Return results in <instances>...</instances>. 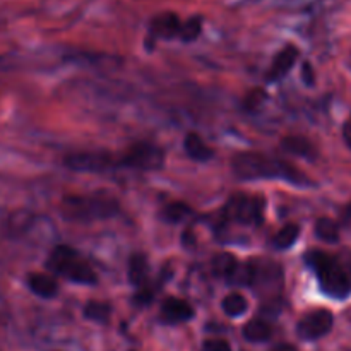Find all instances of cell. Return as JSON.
I'll return each instance as SVG.
<instances>
[{
	"label": "cell",
	"instance_id": "cell-1",
	"mask_svg": "<svg viewBox=\"0 0 351 351\" xmlns=\"http://www.w3.org/2000/svg\"><path fill=\"white\" fill-rule=\"evenodd\" d=\"M232 170L242 180H261V178H281L293 185L307 187L312 185L307 175L298 170L290 161L281 160L276 156L256 153V151H245L237 153L232 158Z\"/></svg>",
	"mask_w": 351,
	"mask_h": 351
},
{
	"label": "cell",
	"instance_id": "cell-2",
	"mask_svg": "<svg viewBox=\"0 0 351 351\" xmlns=\"http://www.w3.org/2000/svg\"><path fill=\"white\" fill-rule=\"evenodd\" d=\"M202 26H204L202 16H191L187 19H182L180 14L173 10H161L154 14L147 24V50H153L156 41L160 40H180L184 43L195 41L202 34Z\"/></svg>",
	"mask_w": 351,
	"mask_h": 351
},
{
	"label": "cell",
	"instance_id": "cell-3",
	"mask_svg": "<svg viewBox=\"0 0 351 351\" xmlns=\"http://www.w3.org/2000/svg\"><path fill=\"white\" fill-rule=\"evenodd\" d=\"M119 211V201L105 192L91 195H65L60 202V213L67 221L89 223L96 219H108Z\"/></svg>",
	"mask_w": 351,
	"mask_h": 351
},
{
	"label": "cell",
	"instance_id": "cell-4",
	"mask_svg": "<svg viewBox=\"0 0 351 351\" xmlns=\"http://www.w3.org/2000/svg\"><path fill=\"white\" fill-rule=\"evenodd\" d=\"M47 267L57 276L81 285H95L98 281L91 264L71 245H57L50 252Z\"/></svg>",
	"mask_w": 351,
	"mask_h": 351
},
{
	"label": "cell",
	"instance_id": "cell-5",
	"mask_svg": "<svg viewBox=\"0 0 351 351\" xmlns=\"http://www.w3.org/2000/svg\"><path fill=\"white\" fill-rule=\"evenodd\" d=\"M307 263L315 271L319 285L329 297L345 298L351 291L350 278L341 264L322 250H314L307 256Z\"/></svg>",
	"mask_w": 351,
	"mask_h": 351
},
{
	"label": "cell",
	"instance_id": "cell-6",
	"mask_svg": "<svg viewBox=\"0 0 351 351\" xmlns=\"http://www.w3.org/2000/svg\"><path fill=\"white\" fill-rule=\"evenodd\" d=\"M266 202L259 195L233 194L223 208L225 221L240 223V225H259L263 221Z\"/></svg>",
	"mask_w": 351,
	"mask_h": 351
},
{
	"label": "cell",
	"instance_id": "cell-7",
	"mask_svg": "<svg viewBox=\"0 0 351 351\" xmlns=\"http://www.w3.org/2000/svg\"><path fill=\"white\" fill-rule=\"evenodd\" d=\"M165 167V151L158 144L141 141L120 154V168L139 171H156Z\"/></svg>",
	"mask_w": 351,
	"mask_h": 351
},
{
	"label": "cell",
	"instance_id": "cell-8",
	"mask_svg": "<svg viewBox=\"0 0 351 351\" xmlns=\"http://www.w3.org/2000/svg\"><path fill=\"white\" fill-rule=\"evenodd\" d=\"M64 165L74 171H89V173H101V171L120 168V154L108 151H77L69 153L64 158Z\"/></svg>",
	"mask_w": 351,
	"mask_h": 351
},
{
	"label": "cell",
	"instance_id": "cell-9",
	"mask_svg": "<svg viewBox=\"0 0 351 351\" xmlns=\"http://www.w3.org/2000/svg\"><path fill=\"white\" fill-rule=\"evenodd\" d=\"M335 324V317L332 312L328 308H315V311L307 312L304 317L300 319L297 326V332L302 339H319L322 336L328 335Z\"/></svg>",
	"mask_w": 351,
	"mask_h": 351
},
{
	"label": "cell",
	"instance_id": "cell-10",
	"mask_svg": "<svg viewBox=\"0 0 351 351\" xmlns=\"http://www.w3.org/2000/svg\"><path fill=\"white\" fill-rule=\"evenodd\" d=\"M298 57H300V50H298L295 45H291V43L285 45V47L278 51L276 57H274L269 71L266 72V81L267 82L281 81L285 75L290 74V71L293 69V65L297 64Z\"/></svg>",
	"mask_w": 351,
	"mask_h": 351
},
{
	"label": "cell",
	"instance_id": "cell-11",
	"mask_svg": "<svg viewBox=\"0 0 351 351\" xmlns=\"http://www.w3.org/2000/svg\"><path fill=\"white\" fill-rule=\"evenodd\" d=\"M194 317V308L191 304L177 297H168L161 305V319L167 324H180Z\"/></svg>",
	"mask_w": 351,
	"mask_h": 351
},
{
	"label": "cell",
	"instance_id": "cell-12",
	"mask_svg": "<svg viewBox=\"0 0 351 351\" xmlns=\"http://www.w3.org/2000/svg\"><path fill=\"white\" fill-rule=\"evenodd\" d=\"M27 288L40 298H53L58 293V283L48 273H29L26 278Z\"/></svg>",
	"mask_w": 351,
	"mask_h": 351
},
{
	"label": "cell",
	"instance_id": "cell-13",
	"mask_svg": "<svg viewBox=\"0 0 351 351\" xmlns=\"http://www.w3.org/2000/svg\"><path fill=\"white\" fill-rule=\"evenodd\" d=\"M281 149L288 154H293L298 158H307V160H314L317 156L315 147L307 137L304 136H285L280 143Z\"/></svg>",
	"mask_w": 351,
	"mask_h": 351
},
{
	"label": "cell",
	"instance_id": "cell-14",
	"mask_svg": "<svg viewBox=\"0 0 351 351\" xmlns=\"http://www.w3.org/2000/svg\"><path fill=\"white\" fill-rule=\"evenodd\" d=\"M129 280L139 290L149 285V263L143 252H136L129 259Z\"/></svg>",
	"mask_w": 351,
	"mask_h": 351
},
{
	"label": "cell",
	"instance_id": "cell-15",
	"mask_svg": "<svg viewBox=\"0 0 351 351\" xmlns=\"http://www.w3.org/2000/svg\"><path fill=\"white\" fill-rule=\"evenodd\" d=\"M240 266H242V264L237 261V257L228 252L218 254V256L213 257V263H211L213 274H215L216 278H221V280H228V281H233L235 274L239 273Z\"/></svg>",
	"mask_w": 351,
	"mask_h": 351
},
{
	"label": "cell",
	"instance_id": "cell-16",
	"mask_svg": "<svg viewBox=\"0 0 351 351\" xmlns=\"http://www.w3.org/2000/svg\"><path fill=\"white\" fill-rule=\"evenodd\" d=\"M184 149L189 156L194 161H199V163H204V161H209L213 156H215V151H213L211 146L204 143L201 139L197 132H189L185 136L184 141Z\"/></svg>",
	"mask_w": 351,
	"mask_h": 351
},
{
	"label": "cell",
	"instance_id": "cell-17",
	"mask_svg": "<svg viewBox=\"0 0 351 351\" xmlns=\"http://www.w3.org/2000/svg\"><path fill=\"white\" fill-rule=\"evenodd\" d=\"M242 335L250 343H264L273 336V328L264 319H252L243 326Z\"/></svg>",
	"mask_w": 351,
	"mask_h": 351
},
{
	"label": "cell",
	"instance_id": "cell-18",
	"mask_svg": "<svg viewBox=\"0 0 351 351\" xmlns=\"http://www.w3.org/2000/svg\"><path fill=\"white\" fill-rule=\"evenodd\" d=\"M298 235H300V226H298L297 223H288V225H285L283 228L274 235L273 239L274 249L278 250L290 249V247L297 242Z\"/></svg>",
	"mask_w": 351,
	"mask_h": 351
},
{
	"label": "cell",
	"instance_id": "cell-19",
	"mask_svg": "<svg viewBox=\"0 0 351 351\" xmlns=\"http://www.w3.org/2000/svg\"><path fill=\"white\" fill-rule=\"evenodd\" d=\"M247 307H249V302L239 291H232L221 302L223 312L226 315H230V317H239V315H242L247 311Z\"/></svg>",
	"mask_w": 351,
	"mask_h": 351
},
{
	"label": "cell",
	"instance_id": "cell-20",
	"mask_svg": "<svg viewBox=\"0 0 351 351\" xmlns=\"http://www.w3.org/2000/svg\"><path fill=\"white\" fill-rule=\"evenodd\" d=\"M110 312H112V307L105 302H98V300H91L84 305V314L86 319L89 321L99 322V324H106L110 321Z\"/></svg>",
	"mask_w": 351,
	"mask_h": 351
},
{
	"label": "cell",
	"instance_id": "cell-21",
	"mask_svg": "<svg viewBox=\"0 0 351 351\" xmlns=\"http://www.w3.org/2000/svg\"><path fill=\"white\" fill-rule=\"evenodd\" d=\"M315 235L322 240V242L335 243L339 240V225L329 218H319L315 221Z\"/></svg>",
	"mask_w": 351,
	"mask_h": 351
},
{
	"label": "cell",
	"instance_id": "cell-22",
	"mask_svg": "<svg viewBox=\"0 0 351 351\" xmlns=\"http://www.w3.org/2000/svg\"><path fill=\"white\" fill-rule=\"evenodd\" d=\"M191 213H192L191 206L185 204V202H182V201H177V202H170V204L163 209V213H161V215H163L165 221L180 223V221H184V219L187 218Z\"/></svg>",
	"mask_w": 351,
	"mask_h": 351
},
{
	"label": "cell",
	"instance_id": "cell-23",
	"mask_svg": "<svg viewBox=\"0 0 351 351\" xmlns=\"http://www.w3.org/2000/svg\"><path fill=\"white\" fill-rule=\"evenodd\" d=\"M267 99V93L263 88H254L243 96V108L247 112H257Z\"/></svg>",
	"mask_w": 351,
	"mask_h": 351
},
{
	"label": "cell",
	"instance_id": "cell-24",
	"mask_svg": "<svg viewBox=\"0 0 351 351\" xmlns=\"http://www.w3.org/2000/svg\"><path fill=\"white\" fill-rule=\"evenodd\" d=\"M202 350L204 351H232V346L228 345V341L221 338H213L206 339L204 345H202Z\"/></svg>",
	"mask_w": 351,
	"mask_h": 351
},
{
	"label": "cell",
	"instance_id": "cell-25",
	"mask_svg": "<svg viewBox=\"0 0 351 351\" xmlns=\"http://www.w3.org/2000/svg\"><path fill=\"white\" fill-rule=\"evenodd\" d=\"M302 75H304V81L307 82L308 86L314 84V69H312V65L308 64V62H305V64H304V71H302Z\"/></svg>",
	"mask_w": 351,
	"mask_h": 351
},
{
	"label": "cell",
	"instance_id": "cell-26",
	"mask_svg": "<svg viewBox=\"0 0 351 351\" xmlns=\"http://www.w3.org/2000/svg\"><path fill=\"white\" fill-rule=\"evenodd\" d=\"M341 225L346 228H351V204L346 206L341 211Z\"/></svg>",
	"mask_w": 351,
	"mask_h": 351
},
{
	"label": "cell",
	"instance_id": "cell-27",
	"mask_svg": "<svg viewBox=\"0 0 351 351\" xmlns=\"http://www.w3.org/2000/svg\"><path fill=\"white\" fill-rule=\"evenodd\" d=\"M343 139H345L346 146L351 149V120L345 122V125H343Z\"/></svg>",
	"mask_w": 351,
	"mask_h": 351
},
{
	"label": "cell",
	"instance_id": "cell-28",
	"mask_svg": "<svg viewBox=\"0 0 351 351\" xmlns=\"http://www.w3.org/2000/svg\"><path fill=\"white\" fill-rule=\"evenodd\" d=\"M269 351H297V348L293 345H288V343H281V345H276Z\"/></svg>",
	"mask_w": 351,
	"mask_h": 351
},
{
	"label": "cell",
	"instance_id": "cell-29",
	"mask_svg": "<svg viewBox=\"0 0 351 351\" xmlns=\"http://www.w3.org/2000/svg\"><path fill=\"white\" fill-rule=\"evenodd\" d=\"M350 65H351V58H350Z\"/></svg>",
	"mask_w": 351,
	"mask_h": 351
},
{
	"label": "cell",
	"instance_id": "cell-30",
	"mask_svg": "<svg viewBox=\"0 0 351 351\" xmlns=\"http://www.w3.org/2000/svg\"><path fill=\"white\" fill-rule=\"evenodd\" d=\"M132 351H134V350H132Z\"/></svg>",
	"mask_w": 351,
	"mask_h": 351
}]
</instances>
